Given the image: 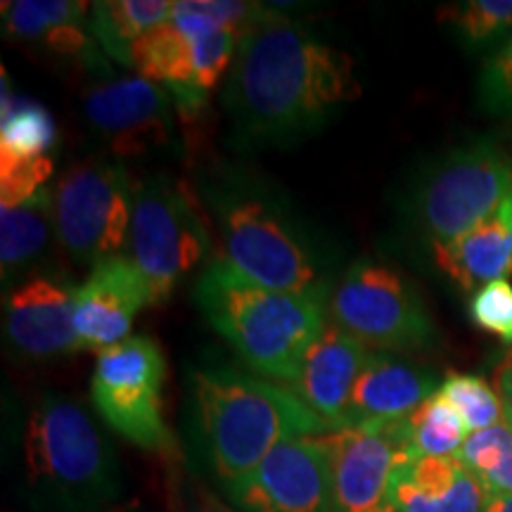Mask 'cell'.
<instances>
[{
	"instance_id": "2e32d148",
	"label": "cell",
	"mask_w": 512,
	"mask_h": 512,
	"mask_svg": "<svg viewBox=\"0 0 512 512\" xmlns=\"http://www.w3.org/2000/svg\"><path fill=\"white\" fill-rule=\"evenodd\" d=\"M93 3L83 0H12L3 3L5 36L46 48L79 62L93 74L110 76L105 53L88 29Z\"/></svg>"
},
{
	"instance_id": "83f0119b",
	"label": "cell",
	"mask_w": 512,
	"mask_h": 512,
	"mask_svg": "<svg viewBox=\"0 0 512 512\" xmlns=\"http://www.w3.org/2000/svg\"><path fill=\"white\" fill-rule=\"evenodd\" d=\"M53 157H0V204L17 207L48 188L53 176Z\"/></svg>"
},
{
	"instance_id": "f1b7e54d",
	"label": "cell",
	"mask_w": 512,
	"mask_h": 512,
	"mask_svg": "<svg viewBox=\"0 0 512 512\" xmlns=\"http://www.w3.org/2000/svg\"><path fill=\"white\" fill-rule=\"evenodd\" d=\"M467 311L479 330L489 332L503 344H512V285L508 280H494L472 292Z\"/></svg>"
},
{
	"instance_id": "5b68a950",
	"label": "cell",
	"mask_w": 512,
	"mask_h": 512,
	"mask_svg": "<svg viewBox=\"0 0 512 512\" xmlns=\"http://www.w3.org/2000/svg\"><path fill=\"white\" fill-rule=\"evenodd\" d=\"M24 475L34 496L55 508L88 512L117 501L121 470L110 441L79 403L43 396L24 430Z\"/></svg>"
},
{
	"instance_id": "d6a6232c",
	"label": "cell",
	"mask_w": 512,
	"mask_h": 512,
	"mask_svg": "<svg viewBox=\"0 0 512 512\" xmlns=\"http://www.w3.org/2000/svg\"><path fill=\"white\" fill-rule=\"evenodd\" d=\"M484 512H512V494L510 496H491Z\"/></svg>"
},
{
	"instance_id": "ffe728a7",
	"label": "cell",
	"mask_w": 512,
	"mask_h": 512,
	"mask_svg": "<svg viewBox=\"0 0 512 512\" xmlns=\"http://www.w3.org/2000/svg\"><path fill=\"white\" fill-rule=\"evenodd\" d=\"M489 494L456 456L418 458L396 484V512H484Z\"/></svg>"
},
{
	"instance_id": "9a60e30c",
	"label": "cell",
	"mask_w": 512,
	"mask_h": 512,
	"mask_svg": "<svg viewBox=\"0 0 512 512\" xmlns=\"http://www.w3.org/2000/svg\"><path fill=\"white\" fill-rule=\"evenodd\" d=\"M147 306H155L152 290L136 264L128 256L102 261L76 287L74 323L83 349L105 351L124 342Z\"/></svg>"
},
{
	"instance_id": "8992f818",
	"label": "cell",
	"mask_w": 512,
	"mask_h": 512,
	"mask_svg": "<svg viewBox=\"0 0 512 512\" xmlns=\"http://www.w3.org/2000/svg\"><path fill=\"white\" fill-rule=\"evenodd\" d=\"M209 219L207 204L183 178L155 174L138 185L124 256L145 275L155 306L209 256Z\"/></svg>"
},
{
	"instance_id": "d6986e66",
	"label": "cell",
	"mask_w": 512,
	"mask_h": 512,
	"mask_svg": "<svg viewBox=\"0 0 512 512\" xmlns=\"http://www.w3.org/2000/svg\"><path fill=\"white\" fill-rule=\"evenodd\" d=\"M437 266L463 292L512 275V192L489 219L446 245H432Z\"/></svg>"
},
{
	"instance_id": "9c48e42d",
	"label": "cell",
	"mask_w": 512,
	"mask_h": 512,
	"mask_svg": "<svg viewBox=\"0 0 512 512\" xmlns=\"http://www.w3.org/2000/svg\"><path fill=\"white\" fill-rule=\"evenodd\" d=\"M138 185L126 164L88 159L69 166L53 188L55 238L79 266H98L128 249Z\"/></svg>"
},
{
	"instance_id": "277c9868",
	"label": "cell",
	"mask_w": 512,
	"mask_h": 512,
	"mask_svg": "<svg viewBox=\"0 0 512 512\" xmlns=\"http://www.w3.org/2000/svg\"><path fill=\"white\" fill-rule=\"evenodd\" d=\"M204 204L216 221L221 259L254 283L328 304L325 259L283 202L240 176L211 178Z\"/></svg>"
},
{
	"instance_id": "484cf974",
	"label": "cell",
	"mask_w": 512,
	"mask_h": 512,
	"mask_svg": "<svg viewBox=\"0 0 512 512\" xmlns=\"http://www.w3.org/2000/svg\"><path fill=\"white\" fill-rule=\"evenodd\" d=\"M437 392L451 403L470 434L489 430L505 420L501 396L482 375L451 373L439 384Z\"/></svg>"
},
{
	"instance_id": "4dcf8cb0",
	"label": "cell",
	"mask_w": 512,
	"mask_h": 512,
	"mask_svg": "<svg viewBox=\"0 0 512 512\" xmlns=\"http://www.w3.org/2000/svg\"><path fill=\"white\" fill-rule=\"evenodd\" d=\"M176 510L178 512H240L219 501L207 486L195 479H181L176 486Z\"/></svg>"
},
{
	"instance_id": "6da1fadb",
	"label": "cell",
	"mask_w": 512,
	"mask_h": 512,
	"mask_svg": "<svg viewBox=\"0 0 512 512\" xmlns=\"http://www.w3.org/2000/svg\"><path fill=\"white\" fill-rule=\"evenodd\" d=\"M358 95L347 50L266 10L240 36L223 105L240 143L280 145L309 136Z\"/></svg>"
},
{
	"instance_id": "3957f363",
	"label": "cell",
	"mask_w": 512,
	"mask_h": 512,
	"mask_svg": "<svg viewBox=\"0 0 512 512\" xmlns=\"http://www.w3.org/2000/svg\"><path fill=\"white\" fill-rule=\"evenodd\" d=\"M195 302L249 373L283 387L297 380L328 325V304L254 283L221 256L202 271Z\"/></svg>"
},
{
	"instance_id": "4316f807",
	"label": "cell",
	"mask_w": 512,
	"mask_h": 512,
	"mask_svg": "<svg viewBox=\"0 0 512 512\" xmlns=\"http://www.w3.org/2000/svg\"><path fill=\"white\" fill-rule=\"evenodd\" d=\"M446 19L463 48H489L512 34V0H465L448 8Z\"/></svg>"
},
{
	"instance_id": "4fadbf2b",
	"label": "cell",
	"mask_w": 512,
	"mask_h": 512,
	"mask_svg": "<svg viewBox=\"0 0 512 512\" xmlns=\"http://www.w3.org/2000/svg\"><path fill=\"white\" fill-rule=\"evenodd\" d=\"M226 491L240 512H337L323 434L283 441Z\"/></svg>"
},
{
	"instance_id": "44dd1931",
	"label": "cell",
	"mask_w": 512,
	"mask_h": 512,
	"mask_svg": "<svg viewBox=\"0 0 512 512\" xmlns=\"http://www.w3.org/2000/svg\"><path fill=\"white\" fill-rule=\"evenodd\" d=\"M55 233L53 188L41 190L29 202L0 211V273L3 280L19 278L34 264Z\"/></svg>"
},
{
	"instance_id": "f546056e",
	"label": "cell",
	"mask_w": 512,
	"mask_h": 512,
	"mask_svg": "<svg viewBox=\"0 0 512 512\" xmlns=\"http://www.w3.org/2000/svg\"><path fill=\"white\" fill-rule=\"evenodd\" d=\"M477 102L486 114L512 117V34L484 64L477 81Z\"/></svg>"
},
{
	"instance_id": "ba28073f",
	"label": "cell",
	"mask_w": 512,
	"mask_h": 512,
	"mask_svg": "<svg viewBox=\"0 0 512 512\" xmlns=\"http://www.w3.org/2000/svg\"><path fill=\"white\" fill-rule=\"evenodd\" d=\"M512 192V157L496 140L448 150L420 178L413 216L432 245H446L489 219Z\"/></svg>"
},
{
	"instance_id": "d4e9b609",
	"label": "cell",
	"mask_w": 512,
	"mask_h": 512,
	"mask_svg": "<svg viewBox=\"0 0 512 512\" xmlns=\"http://www.w3.org/2000/svg\"><path fill=\"white\" fill-rule=\"evenodd\" d=\"M406 422L418 458L458 456L465 439L470 437L465 422L439 392L422 401Z\"/></svg>"
},
{
	"instance_id": "e0dca14e",
	"label": "cell",
	"mask_w": 512,
	"mask_h": 512,
	"mask_svg": "<svg viewBox=\"0 0 512 512\" xmlns=\"http://www.w3.org/2000/svg\"><path fill=\"white\" fill-rule=\"evenodd\" d=\"M370 356V349L347 335L335 323L325 325L320 337L311 344L290 389L318 415L330 430H339L347 413L351 392Z\"/></svg>"
},
{
	"instance_id": "7402d4cb",
	"label": "cell",
	"mask_w": 512,
	"mask_h": 512,
	"mask_svg": "<svg viewBox=\"0 0 512 512\" xmlns=\"http://www.w3.org/2000/svg\"><path fill=\"white\" fill-rule=\"evenodd\" d=\"M171 0H98L91 8L88 29L102 53L131 67V50L145 34L171 22Z\"/></svg>"
},
{
	"instance_id": "cb8c5ba5",
	"label": "cell",
	"mask_w": 512,
	"mask_h": 512,
	"mask_svg": "<svg viewBox=\"0 0 512 512\" xmlns=\"http://www.w3.org/2000/svg\"><path fill=\"white\" fill-rule=\"evenodd\" d=\"M456 458L479 479L489 496L512 494V425L508 420L470 434Z\"/></svg>"
},
{
	"instance_id": "ac0fdd59",
	"label": "cell",
	"mask_w": 512,
	"mask_h": 512,
	"mask_svg": "<svg viewBox=\"0 0 512 512\" xmlns=\"http://www.w3.org/2000/svg\"><path fill=\"white\" fill-rule=\"evenodd\" d=\"M437 389V377L418 363L408 361L401 354L370 351L351 392L342 427L403 420Z\"/></svg>"
},
{
	"instance_id": "8fae6325",
	"label": "cell",
	"mask_w": 512,
	"mask_h": 512,
	"mask_svg": "<svg viewBox=\"0 0 512 512\" xmlns=\"http://www.w3.org/2000/svg\"><path fill=\"white\" fill-rule=\"evenodd\" d=\"M323 437L337 512H396V484L418 460L406 418L342 427Z\"/></svg>"
},
{
	"instance_id": "603a6c76",
	"label": "cell",
	"mask_w": 512,
	"mask_h": 512,
	"mask_svg": "<svg viewBox=\"0 0 512 512\" xmlns=\"http://www.w3.org/2000/svg\"><path fill=\"white\" fill-rule=\"evenodd\" d=\"M55 143L57 124L48 107L12 93L5 81L3 117H0V157H46Z\"/></svg>"
},
{
	"instance_id": "30bf717a",
	"label": "cell",
	"mask_w": 512,
	"mask_h": 512,
	"mask_svg": "<svg viewBox=\"0 0 512 512\" xmlns=\"http://www.w3.org/2000/svg\"><path fill=\"white\" fill-rule=\"evenodd\" d=\"M164 380L162 347L147 335H131L98 354L91 401L100 418L131 444L171 456L176 439L164 420Z\"/></svg>"
},
{
	"instance_id": "7c38bea8",
	"label": "cell",
	"mask_w": 512,
	"mask_h": 512,
	"mask_svg": "<svg viewBox=\"0 0 512 512\" xmlns=\"http://www.w3.org/2000/svg\"><path fill=\"white\" fill-rule=\"evenodd\" d=\"M88 128L117 159L171 150L178 143V105L174 95L143 76L105 81L83 95Z\"/></svg>"
},
{
	"instance_id": "7a4b0ae2",
	"label": "cell",
	"mask_w": 512,
	"mask_h": 512,
	"mask_svg": "<svg viewBox=\"0 0 512 512\" xmlns=\"http://www.w3.org/2000/svg\"><path fill=\"white\" fill-rule=\"evenodd\" d=\"M188 380L204 456L223 489L245 479L283 441L332 432L290 387L247 370L200 366Z\"/></svg>"
},
{
	"instance_id": "5bb4252c",
	"label": "cell",
	"mask_w": 512,
	"mask_h": 512,
	"mask_svg": "<svg viewBox=\"0 0 512 512\" xmlns=\"http://www.w3.org/2000/svg\"><path fill=\"white\" fill-rule=\"evenodd\" d=\"M5 335L29 358L83 351L76 332V287L60 275H31L5 294Z\"/></svg>"
},
{
	"instance_id": "1f68e13d",
	"label": "cell",
	"mask_w": 512,
	"mask_h": 512,
	"mask_svg": "<svg viewBox=\"0 0 512 512\" xmlns=\"http://www.w3.org/2000/svg\"><path fill=\"white\" fill-rule=\"evenodd\" d=\"M494 384H496L498 396H501L505 420H508L512 425V349L503 356V361L498 363L496 375H494Z\"/></svg>"
},
{
	"instance_id": "52a82bcc",
	"label": "cell",
	"mask_w": 512,
	"mask_h": 512,
	"mask_svg": "<svg viewBox=\"0 0 512 512\" xmlns=\"http://www.w3.org/2000/svg\"><path fill=\"white\" fill-rule=\"evenodd\" d=\"M328 320L370 351L408 354L432 347L437 325L406 275L375 259H358L328 297Z\"/></svg>"
}]
</instances>
